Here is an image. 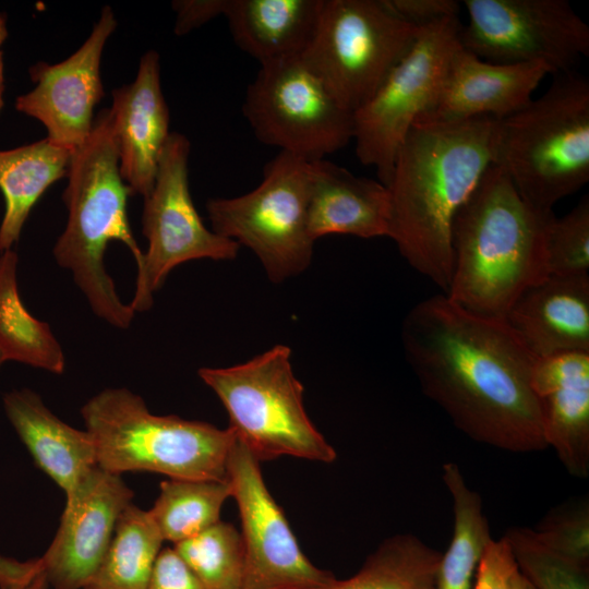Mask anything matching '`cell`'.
<instances>
[{
  "mask_svg": "<svg viewBox=\"0 0 589 589\" xmlns=\"http://www.w3.org/2000/svg\"><path fill=\"white\" fill-rule=\"evenodd\" d=\"M442 479L452 498L453 532L441 556L436 589H471L478 563L492 539L489 520L480 494L468 485L456 462L443 465Z\"/></svg>",
  "mask_w": 589,
  "mask_h": 589,
  "instance_id": "25",
  "label": "cell"
},
{
  "mask_svg": "<svg viewBox=\"0 0 589 589\" xmlns=\"http://www.w3.org/2000/svg\"><path fill=\"white\" fill-rule=\"evenodd\" d=\"M242 112L260 142L309 161L336 153L353 136V112L301 57L261 65Z\"/></svg>",
  "mask_w": 589,
  "mask_h": 589,
  "instance_id": "10",
  "label": "cell"
},
{
  "mask_svg": "<svg viewBox=\"0 0 589 589\" xmlns=\"http://www.w3.org/2000/svg\"><path fill=\"white\" fill-rule=\"evenodd\" d=\"M5 414L36 465L68 495L97 466L89 433L60 420L31 389L3 396Z\"/></svg>",
  "mask_w": 589,
  "mask_h": 589,
  "instance_id": "22",
  "label": "cell"
},
{
  "mask_svg": "<svg viewBox=\"0 0 589 589\" xmlns=\"http://www.w3.org/2000/svg\"><path fill=\"white\" fill-rule=\"evenodd\" d=\"M442 552L410 532L385 539L360 569L315 589H436Z\"/></svg>",
  "mask_w": 589,
  "mask_h": 589,
  "instance_id": "27",
  "label": "cell"
},
{
  "mask_svg": "<svg viewBox=\"0 0 589 589\" xmlns=\"http://www.w3.org/2000/svg\"><path fill=\"white\" fill-rule=\"evenodd\" d=\"M171 5L176 12L173 31L181 36L219 15H225L228 0H176Z\"/></svg>",
  "mask_w": 589,
  "mask_h": 589,
  "instance_id": "37",
  "label": "cell"
},
{
  "mask_svg": "<svg viewBox=\"0 0 589 589\" xmlns=\"http://www.w3.org/2000/svg\"><path fill=\"white\" fill-rule=\"evenodd\" d=\"M4 361H5V360H4V358H3V356H2V353H1V351H0V365H1Z\"/></svg>",
  "mask_w": 589,
  "mask_h": 589,
  "instance_id": "42",
  "label": "cell"
},
{
  "mask_svg": "<svg viewBox=\"0 0 589 589\" xmlns=\"http://www.w3.org/2000/svg\"><path fill=\"white\" fill-rule=\"evenodd\" d=\"M532 389L539 400L543 435L575 478L589 477V353L538 359Z\"/></svg>",
  "mask_w": 589,
  "mask_h": 589,
  "instance_id": "19",
  "label": "cell"
},
{
  "mask_svg": "<svg viewBox=\"0 0 589 589\" xmlns=\"http://www.w3.org/2000/svg\"><path fill=\"white\" fill-rule=\"evenodd\" d=\"M8 37L7 20L5 16L0 13V48ZM1 50V49H0Z\"/></svg>",
  "mask_w": 589,
  "mask_h": 589,
  "instance_id": "41",
  "label": "cell"
},
{
  "mask_svg": "<svg viewBox=\"0 0 589 589\" xmlns=\"http://www.w3.org/2000/svg\"><path fill=\"white\" fill-rule=\"evenodd\" d=\"M496 121L414 122L385 185L388 237L406 262L445 293L453 220L493 164Z\"/></svg>",
  "mask_w": 589,
  "mask_h": 589,
  "instance_id": "2",
  "label": "cell"
},
{
  "mask_svg": "<svg viewBox=\"0 0 589 589\" xmlns=\"http://www.w3.org/2000/svg\"><path fill=\"white\" fill-rule=\"evenodd\" d=\"M133 491L120 474L93 468L65 495L57 533L39 557L53 589H83L110 545L115 528Z\"/></svg>",
  "mask_w": 589,
  "mask_h": 589,
  "instance_id": "16",
  "label": "cell"
},
{
  "mask_svg": "<svg viewBox=\"0 0 589 589\" xmlns=\"http://www.w3.org/2000/svg\"><path fill=\"white\" fill-rule=\"evenodd\" d=\"M323 0H228L225 15L236 45L261 65L301 57Z\"/></svg>",
  "mask_w": 589,
  "mask_h": 589,
  "instance_id": "23",
  "label": "cell"
},
{
  "mask_svg": "<svg viewBox=\"0 0 589 589\" xmlns=\"http://www.w3.org/2000/svg\"><path fill=\"white\" fill-rule=\"evenodd\" d=\"M504 537L519 572L536 589H589V562L549 548L533 529L514 527Z\"/></svg>",
  "mask_w": 589,
  "mask_h": 589,
  "instance_id": "31",
  "label": "cell"
},
{
  "mask_svg": "<svg viewBox=\"0 0 589 589\" xmlns=\"http://www.w3.org/2000/svg\"><path fill=\"white\" fill-rule=\"evenodd\" d=\"M227 477L236 500L244 549L241 589H315L336 577L302 552L288 520L268 491L260 462L236 438Z\"/></svg>",
  "mask_w": 589,
  "mask_h": 589,
  "instance_id": "14",
  "label": "cell"
},
{
  "mask_svg": "<svg viewBox=\"0 0 589 589\" xmlns=\"http://www.w3.org/2000/svg\"><path fill=\"white\" fill-rule=\"evenodd\" d=\"M96 449L97 466L120 474L161 473L170 479L227 480V462L236 441L228 428L152 413L127 388H107L81 409Z\"/></svg>",
  "mask_w": 589,
  "mask_h": 589,
  "instance_id": "6",
  "label": "cell"
},
{
  "mask_svg": "<svg viewBox=\"0 0 589 589\" xmlns=\"http://www.w3.org/2000/svg\"><path fill=\"white\" fill-rule=\"evenodd\" d=\"M147 589H205L173 548L156 558Z\"/></svg>",
  "mask_w": 589,
  "mask_h": 589,
  "instance_id": "35",
  "label": "cell"
},
{
  "mask_svg": "<svg viewBox=\"0 0 589 589\" xmlns=\"http://www.w3.org/2000/svg\"><path fill=\"white\" fill-rule=\"evenodd\" d=\"M48 586L49 585H48L45 572L41 566L40 569H38L26 581L22 582L21 585L12 589H47Z\"/></svg>",
  "mask_w": 589,
  "mask_h": 589,
  "instance_id": "38",
  "label": "cell"
},
{
  "mask_svg": "<svg viewBox=\"0 0 589 589\" xmlns=\"http://www.w3.org/2000/svg\"><path fill=\"white\" fill-rule=\"evenodd\" d=\"M554 216L527 204L492 164L454 217L447 298L504 321L520 294L549 276L546 231Z\"/></svg>",
  "mask_w": 589,
  "mask_h": 589,
  "instance_id": "3",
  "label": "cell"
},
{
  "mask_svg": "<svg viewBox=\"0 0 589 589\" xmlns=\"http://www.w3.org/2000/svg\"><path fill=\"white\" fill-rule=\"evenodd\" d=\"M173 550L205 589H241L244 549L240 531L219 520L215 525L173 544Z\"/></svg>",
  "mask_w": 589,
  "mask_h": 589,
  "instance_id": "30",
  "label": "cell"
},
{
  "mask_svg": "<svg viewBox=\"0 0 589 589\" xmlns=\"http://www.w3.org/2000/svg\"><path fill=\"white\" fill-rule=\"evenodd\" d=\"M310 181L309 160L279 152L254 190L207 202L212 230L253 251L271 281L298 276L310 266L315 242L308 229Z\"/></svg>",
  "mask_w": 589,
  "mask_h": 589,
  "instance_id": "8",
  "label": "cell"
},
{
  "mask_svg": "<svg viewBox=\"0 0 589 589\" xmlns=\"http://www.w3.org/2000/svg\"><path fill=\"white\" fill-rule=\"evenodd\" d=\"M555 75L542 96L496 121L493 164L540 211L589 181V81L574 70Z\"/></svg>",
  "mask_w": 589,
  "mask_h": 589,
  "instance_id": "5",
  "label": "cell"
},
{
  "mask_svg": "<svg viewBox=\"0 0 589 589\" xmlns=\"http://www.w3.org/2000/svg\"><path fill=\"white\" fill-rule=\"evenodd\" d=\"M549 275L589 276V197L586 195L561 218L554 216L546 231Z\"/></svg>",
  "mask_w": 589,
  "mask_h": 589,
  "instance_id": "32",
  "label": "cell"
},
{
  "mask_svg": "<svg viewBox=\"0 0 589 589\" xmlns=\"http://www.w3.org/2000/svg\"><path fill=\"white\" fill-rule=\"evenodd\" d=\"M290 357L288 346L275 345L244 363L202 368L197 374L227 410L236 438L259 462L280 456L333 462L336 450L305 411Z\"/></svg>",
  "mask_w": 589,
  "mask_h": 589,
  "instance_id": "7",
  "label": "cell"
},
{
  "mask_svg": "<svg viewBox=\"0 0 589 589\" xmlns=\"http://www.w3.org/2000/svg\"><path fill=\"white\" fill-rule=\"evenodd\" d=\"M548 74L551 72L543 63H492L459 43L433 103L417 121L505 118L532 99V93Z\"/></svg>",
  "mask_w": 589,
  "mask_h": 589,
  "instance_id": "17",
  "label": "cell"
},
{
  "mask_svg": "<svg viewBox=\"0 0 589 589\" xmlns=\"http://www.w3.org/2000/svg\"><path fill=\"white\" fill-rule=\"evenodd\" d=\"M418 33L385 0H323L316 29L301 58L354 112L410 50Z\"/></svg>",
  "mask_w": 589,
  "mask_h": 589,
  "instance_id": "9",
  "label": "cell"
},
{
  "mask_svg": "<svg viewBox=\"0 0 589 589\" xmlns=\"http://www.w3.org/2000/svg\"><path fill=\"white\" fill-rule=\"evenodd\" d=\"M118 25L112 9L105 5L83 45L65 60L29 68L35 86L17 96V111L32 117L47 130L52 144L75 151L89 136L94 109L104 96L100 62L105 45Z\"/></svg>",
  "mask_w": 589,
  "mask_h": 589,
  "instance_id": "15",
  "label": "cell"
},
{
  "mask_svg": "<svg viewBox=\"0 0 589 589\" xmlns=\"http://www.w3.org/2000/svg\"><path fill=\"white\" fill-rule=\"evenodd\" d=\"M513 589H536L527 578L518 572L513 582Z\"/></svg>",
  "mask_w": 589,
  "mask_h": 589,
  "instance_id": "39",
  "label": "cell"
},
{
  "mask_svg": "<svg viewBox=\"0 0 589 589\" xmlns=\"http://www.w3.org/2000/svg\"><path fill=\"white\" fill-rule=\"evenodd\" d=\"M504 321L538 359L589 353V276L549 275L520 294Z\"/></svg>",
  "mask_w": 589,
  "mask_h": 589,
  "instance_id": "20",
  "label": "cell"
},
{
  "mask_svg": "<svg viewBox=\"0 0 589 589\" xmlns=\"http://www.w3.org/2000/svg\"><path fill=\"white\" fill-rule=\"evenodd\" d=\"M462 5L468 21L459 43L482 60L543 63L560 74L589 56V27L566 0H464Z\"/></svg>",
  "mask_w": 589,
  "mask_h": 589,
  "instance_id": "13",
  "label": "cell"
},
{
  "mask_svg": "<svg viewBox=\"0 0 589 589\" xmlns=\"http://www.w3.org/2000/svg\"><path fill=\"white\" fill-rule=\"evenodd\" d=\"M459 15L420 27L416 41L373 96L353 112L356 155L387 184L412 124L433 103L459 45Z\"/></svg>",
  "mask_w": 589,
  "mask_h": 589,
  "instance_id": "11",
  "label": "cell"
},
{
  "mask_svg": "<svg viewBox=\"0 0 589 589\" xmlns=\"http://www.w3.org/2000/svg\"><path fill=\"white\" fill-rule=\"evenodd\" d=\"M17 255L0 254V351L13 360L51 373L64 371L63 350L50 326L34 317L21 300L16 281Z\"/></svg>",
  "mask_w": 589,
  "mask_h": 589,
  "instance_id": "26",
  "label": "cell"
},
{
  "mask_svg": "<svg viewBox=\"0 0 589 589\" xmlns=\"http://www.w3.org/2000/svg\"><path fill=\"white\" fill-rule=\"evenodd\" d=\"M310 167L308 229L314 241L328 235L388 237L389 200L383 183L325 158Z\"/></svg>",
  "mask_w": 589,
  "mask_h": 589,
  "instance_id": "21",
  "label": "cell"
},
{
  "mask_svg": "<svg viewBox=\"0 0 589 589\" xmlns=\"http://www.w3.org/2000/svg\"><path fill=\"white\" fill-rule=\"evenodd\" d=\"M163 541L148 512L129 504L104 560L83 589H147Z\"/></svg>",
  "mask_w": 589,
  "mask_h": 589,
  "instance_id": "28",
  "label": "cell"
},
{
  "mask_svg": "<svg viewBox=\"0 0 589 589\" xmlns=\"http://www.w3.org/2000/svg\"><path fill=\"white\" fill-rule=\"evenodd\" d=\"M519 572L507 539L491 541L485 546L478 563L471 589H513Z\"/></svg>",
  "mask_w": 589,
  "mask_h": 589,
  "instance_id": "34",
  "label": "cell"
},
{
  "mask_svg": "<svg viewBox=\"0 0 589 589\" xmlns=\"http://www.w3.org/2000/svg\"><path fill=\"white\" fill-rule=\"evenodd\" d=\"M110 109L120 173L133 193L146 197L169 139V108L160 83L159 55L146 51L133 82L112 92Z\"/></svg>",
  "mask_w": 589,
  "mask_h": 589,
  "instance_id": "18",
  "label": "cell"
},
{
  "mask_svg": "<svg viewBox=\"0 0 589 589\" xmlns=\"http://www.w3.org/2000/svg\"><path fill=\"white\" fill-rule=\"evenodd\" d=\"M3 94H4V63H3V53L0 50V112L4 104Z\"/></svg>",
  "mask_w": 589,
  "mask_h": 589,
  "instance_id": "40",
  "label": "cell"
},
{
  "mask_svg": "<svg viewBox=\"0 0 589 589\" xmlns=\"http://www.w3.org/2000/svg\"><path fill=\"white\" fill-rule=\"evenodd\" d=\"M71 155L46 137L0 151V190L5 205L0 253L12 250L34 205L52 183L67 176Z\"/></svg>",
  "mask_w": 589,
  "mask_h": 589,
  "instance_id": "24",
  "label": "cell"
},
{
  "mask_svg": "<svg viewBox=\"0 0 589 589\" xmlns=\"http://www.w3.org/2000/svg\"><path fill=\"white\" fill-rule=\"evenodd\" d=\"M191 144L181 133L171 132L161 152L154 187L144 197L142 232L148 241L137 267L130 306L145 312L153 294L178 265L209 259L232 261L240 245L209 230L199 215L189 185Z\"/></svg>",
  "mask_w": 589,
  "mask_h": 589,
  "instance_id": "12",
  "label": "cell"
},
{
  "mask_svg": "<svg viewBox=\"0 0 589 589\" xmlns=\"http://www.w3.org/2000/svg\"><path fill=\"white\" fill-rule=\"evenodd\" d=\"M62 199L68 221L53 247L56 262L71 272L92 311L116 328L125 329L134 318L130 304L120 299L106 272L104 254L110 241H121L136 267L144 253L128 217V200L134 194L120 173L119 152L109 108L98 112L82 146L72 152Z\"/></svg>",
  "mask_w": 589,
  "mask_h": 589,
  "instance_id": "4",
  "label": "cell"
},
{
  "mask_svg": "<svg viewBox=\"0 0 589 589\" xmlns=\"http://www.w3.org/2000/svg\"><path fill=\"white\" fill-rule=\"evenodd\" d=\"M231 496L227 480L169 479L148 514L161 538L173 544L218 522L225 501Z\"/></svg>",
  "mask_w": 589,
  "mask_h": 589,
  "instance_id": "29",
  "label": "cell"
},
{
  "mask_svg": "<svg viewBox=\"0 0 589 589\" xmlns=\"http://www.w3.org/2000/svg\"><path fill=\"white\" fill-rule=\"evenodd\" d=\"M389 9L405 22L420 28L444 17L459 15L455 0H385Z\"/></svg>",
  "mask_w": 589,
  "mask_h": 589,
  "instance_id": "36",
  "label": "cell"
},
{
  "mask_svg": "<svg viewBox=\"0 0 589 589\" xmlns=\"http://www.w3.org/2000/svg\"><path fill=\"white\" fill-rule=\"evenodd\" d=\"M401 341L422 393L468 437L512 453L548 447L531 385L538 358L505 321L435 294L406 314Z\"/></svg>",
  "mask_w": 589,
  "mask_h": 589,
  "instance_id": "1",
  "label": "cell"
},
{
  "mask_svg": "<svg viewBox=\"0 0 589 589\" xmlns=\"http://www.w3.org/2000/svg\"><path fill=\"white\" fill-rule=\"evenodd\" d=\"M549 548L589 562V502L587 497L553 508L533 529Z\"/></svg>",
  "mask_w": 589,
  "mask_h": 589,
  "instance_id": "33",
  "label": "cell"
}]
</instances>
